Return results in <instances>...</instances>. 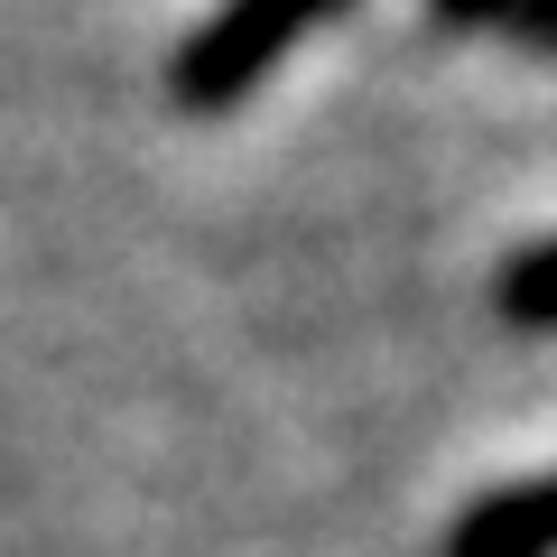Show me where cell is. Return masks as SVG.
<instances>
[{
	"label": "cell",
	"instance_id": "1",
	"mask_svg": "<svg viewBox=\"0 0 557 557\" xmlns=\"http://www.w3.org/2000/svg\"><path fill=\"white\" fill-rule=\"evenodd\" d=\"M335 10H354V0H214V20L196 38H177V57H168V102L196 121L251 102L298 57V38H317Z\"/></svg>",
	"mask_w": 557,
	"mask_h": 557
},
{
	"label": "cell",
	"instance_id": "2",
	"mask_svg": "<svg viewBox=\"0 0 557 557\" xmlns=\"http://www.w3.org/2000/svg\"><path fill=\"white\" fill-rule=\"evenodd\" d=\"M446 557H548V474L474 493L446 530Z\"/></svg>",
	"mask_w": 557,
	"mask_h": 557
},
{
	"label": "cell",
	"instance_id": "3",
	"mask_svg": "<svg viewBox=\"0 0 557 557\" xmlns=\"http://www.w3.org/2000/svg\"><path fill=\"white\" fill-rule=\"evenodd\" d=\"M493 307H502L511 335H548V325H557V242H548V233H530L511 260H502Z\"/></svg>",
	"mask_w": 557,
	"mask_h": 557
},
{
	"label": "cell",
	"instance_id": "4",
	"mask_svg": "<svg viewBox=\"0 0 557 557\" xmlns=\"http://www.w3.org/2000/svg\"><path fill=\"white\" fill-rule=\"evenodd\" d=\"M428 10L465 38H511L530 57H548V0H428Z\"/></svg>",
	"mask_w": 557,
	"mask_h": 557
}]
</instances>
